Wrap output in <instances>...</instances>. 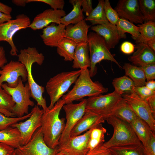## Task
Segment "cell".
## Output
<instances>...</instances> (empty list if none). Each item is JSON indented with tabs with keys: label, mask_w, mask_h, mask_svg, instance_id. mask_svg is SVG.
Instances as JSON below:
<instances>
[{
	"label": "cell",
	"mask_w": 155,
	"mask_h": 155,
	"mask_svg": "<svg viewBox=\"0 0 155 155\" xmlns=\"http://www.w3.org/2000/svg\"><path fill=\"white\" fill-rule=\"evenodd\" d=\"M108 149L111 155H146L142 143L114 146Z\"/></svg>",
	"instance_id": "28"
},
{
	"label": "cell",
	"mask_w": 155,
	"mask_h": 155,
	"mask_svg": "<svg viewBox=\"0 0 155 155\" xmlns=\"http://www.w3.org/2000/svg\"><path fill=\"white\" fill-rule=\"evenodd\" d=\"M147 82L155 79V63L149 64L141 67Z\"/></svg>",
	"instance_id": "42"
},
{
	"label": "cell",
	"mask_w": 155,
	"mask_h": 155,
	"mask_svg": "<svg viewBox=\"0 0 155 155\" xmlns=\"http://www.w3.org/2000/svg\"><path fill=\"white\" fill-rule=\"evenodd\" d=\"M21 137L18 129L11 127L0 131V142L16 149L21 146Z\"/></svg>",
	"instance_id": "26"
},
{
	"label": "cell",
	"mask_w": 155,
	"mask_h": 155,
	"mask_svg": "<svg viewBox=\"0 0 155 155\" xmlns=\"http://www.w3.org/2000/svg\"><path fill=\"white\" fill-rule=\"evenodd\" d=\"M135 46L132 43L128 41L124 42L121 46V50L124 53L130 54L133 53Z\"/></svg>",
	"instance_id": "45"
},
{
	"label": "cell",
	"mask_w": 155,
	"mask_h": 155,
	"mask_svg": "<svg viewBox=\"0 0 155 155\" xmlns=\"http://www.w3.org/2000/svg\"><path fill=\"white\" fill-rule=\"evenodd\" d=\"M15 104L11 97L0 88V109L7 111L12 113Z\"/></svg>",
	"instance_id": "38"
},
{
	"label": "cell",
	"mask_w": 155,
	"mask_h": 155,
	"mask_svg": "<svg viewBox=\"0 0 155 155\" xmlns=\"http://www.w3.org/2000/svg\"><path fill=\"white\" fill-rule=\"evenodd\" d=\"M0 112L4 114L5 116L11 117H14L16 115L14 113L7 111L3 110L0 109Z\"/></svg>",
	"instance_id": "55"
},
{
	"label": "cell",
	"mask_w": 155,
	"mask_h": 155,
	"mask_svg": "<svg viewBox=\"0 0 155 155\" xmlns=\"http://www.w3.org/2000/svg\"><path fill=\"white\" fill-rule=\"evenodd\" d=\"M88 43L78 44L75 51L72 67L82 70L90 67V61Z\"/></svg>",
	"instance_id": "23"
},
{
	"label": "cell",
	"mask_w": 155,
	"mask_h": 155,
	"mask_svg": "<svg viewBox=\"0 0 155 155\" xmlns=\"http://www.w3.org/2000/svg\"><path fill=\"white\" fill-rule=\"evenodd\" d=\"M146 155H155V135L152 134L147 145L144 147Z\"/></svg>",
	"instance_id": "44"
},
{
	"label": "cell",
	"mask_w": 155,
	"mask_h": 155,
	"mask_svg": "<svg viewBox=\"0 0 155 155\" xmlns=\"http://www.w3.org/2000/svg\"><path fill=\"white\" fill-rule=\"evenodd\" d=\"M120 18L132 23L142 24L144 22L140 10L138 0H120L115 8Z\"/></svg>",
	"instance_id": "16"
},
{
	"label": "cell",
	"mask_w": 155,
	"mask_h": 155,
	"mask_svg": "<svg viewBox=\"0 0 155 155\" xmlns=\"http://www.w3.org/2000/svg\"><path fill=\"white\" fill-rule=\"evenodd\" d=\"M116 26L122 38H125V33H128L131 35L132 38L135 41L136 44L139 43L140 34L137 26L128 20L121 18H120Z\"/></svg>",
	"instance_id": "29"
},
{
	"label": "cell",
	"mask_w": 155,
	"mask_h": 155,
	"mask_svg": "<svg viewBox=\"0 0 155 155\" xmlns=\"http://www.w3.org/2000/svg\"><path fill=\"white\" fill-rule=\"evenodd\" d=\"M65 104L60 99L51 109L44 111L41 119L42 131L44 140L50 148L55 149L59 145V140L65 129V119L59 118L60 112Z\"/></svg>",
	"instance_id": "1"
},
{
	"label": "cell",
	"mask_w": 155,
	"mask_h": 155,
	"mask_svg": "<svg viewBox=\"0 0 155 155\" xmlns=\"http://www.w3.org/2000/svg\"><path fill=\"white\" fill-rule=\"evenodd\" d=\"M92 1L91 0H82L81 6L83 12L86 16H88L93 10L92 7Z\"/></svg>",
	"instance_id": "46"
},
{
	"label": "cell",
	"mask_w": 155,
	"mask_h": 155,
	"mask_svg": "<svg viewBox=\"0 0 155 155\" xmlns=\"http://www.w3.org/2000/svg\"><path fill=\"white\" fill-rule=\"evenodd\" d=\"M1 87L6 93L11 97L15 103L12 113L18 117H22L29 113V106H33L35 104L30 99L31 93L28 82L24 85L20 77L18 85L16 87H10L6 83L3 84Z\"/></svg>",
	"instance_id": "7"
},
{
	"label": "cell",
	"mask_w": 155,
	"mask_h": 155,
	"mask_svg": "<svg viewBox=\"0 0 155 155\" xmlns=\"http://www.w3.org/2000/svg\"><path fill=\"white\" fill-rule=\"evenodd\" d=\"M7 62L4 48L3 46H0V68L2 67Z\"/></svg>",
	"instance_id": "49"
},
{
	"label": "cell",
	"mask_w": 155,
	"mask_h": 155,
	"mask_svg": "<svg viewBox=\"0 0 155 155\" xmlns=\"http://www.w3.org/2000/svg\"><path fill=\"white\" fill-rule=\"evenodd\" d=\"M139 8L144 22L155 20V0H138Z\"/></svg>",
	"instance_id": "35"
},
{
	"label": "cell",
	"mask_w": 155,
	"mask_h": 155,
	"mask_svg": "<svg viewBox=\"0 0 155 155\" xmlns=\"http://www.w3.org/2000/svg\"><path fill=\"white\" fill-rule=\"evenodd\" d=\"M106 131V129L102 126V123L94 127L90 133L88 145L89 151L104 143V135Z\"/></svg>",
	"instance_id": "33"
},
{
	"label": "cell",
	"mask_w": 155,
	"mask_h": 155,
	"mask_svg": "<svg viewBox=\"0 0 155 155\" xmlns=\"http://www.w3.org/2000/svg\"><path fill=\"white\" fill-rule=\"evenodd\" d=\"M88 45L90 61L89 70L91 77L97 73V64L102 60H107L115 63L122 68L111 53L104 38L95 32H90L88 34Z\"/></svg>",
	"instance_id": "6"
},
{
	"label": "cell",
	"mask_w": 155,
	"mask_h": 155,
	"mask_svg": "<svg viewBox=\"0 0 155 155\" xmlns=\"http://www.w3.org/2000/svg\"><path fill=\"white\" fill-rule=\"evenodd\" d=\"M145 86L149 89L155 91V81L151 80L146 82Z\"/></svg>",
	"instance_id": "52"
},
{
	"label": "cell",
	"mask_w": 155,
	"mask_h": 155,
	"mask_svg": "<svg viewBox=\"0 0 155 155\" xmlns=\"http://www.w3.org/2000/svg\"><path fill=\"white\" fill-rule=\"evenodd\" d=\"M102 117L88 111H86L84 115L71 130L70 137L80 135L93 127L104 122Z\"/></svg>",
	"instance_id": "21"
},
{
	"label": "cell",
	"mask_w": 155,
	"mask_h": 155,
	"mask_svg": "<svg viewBox=\"0 0 155 155\" xmlns=\"http://www.w3.org/2000/svg\"><path fill=\"white\" fill-rule=\"evenodd\" d=\"M82 1V0L69 1L73 6V9L69 13L61 18V24L66 26L69 24H75L84 20V17L81 8Z\"/></svg>",
	"instance_id": "25"
},
{
	"label": "cell",
	"mask_w": 155,
	"mask_h": 155,
	"mask_svg": "<svg viewBox=\"0 0 155 155\" xmlns=\"http://www.w3.org/2000/svg\"><path fill=\"white\" fill-rule=\"evenodd\" d=\"M104 8L106 17L108 22L116 25L120 17L115 9L111 7L109 0L104 1Z\"/></svg>",
	"instance_id": "39"
},
{
	"label": "cell",
	"mask_w": 155,
	"mask_h": 155,
	"mask_svg": "<svg viewBox=\"0 0 155 155\" xmlns=\"http://www.w3.org/2000/svg\"><path fill=\"white\" fill-rule=\"evenodd\" d=\"M44 112L42 109L35 105L31 111L30 117L26 121H20L11 126L17 128L20 133L21 146L29 142L36 131L41 127L42 117Z\"/></svg>",
	"instance_id": "11"
},
{
	"label": "cell",
	"mask_w": 155,
	"mask_h": 155,
	"mask_svg": "<svg viewBox=\"0 0 155 155\" xmlns=\"http://www.w3.org/2000/svg\"><path fill=\"white\" fill-rule=\"evenodd\" d=\"M136 50L128 58L133 64L142 67L152 63H155V52L151 49L146 42L137 44Z\"/></svg>",
	"instance_id": "20"
},
{
	"label": "cell",
	"mask_w": 155,
	"mask_h": 155,
	"mask_svg": "<svg viewBox=\"0 0 155 155\" xmlns=\"http://www.w3.org/2000/svg\"><path fill=\"white\" fill-rule=\"evenodd\" d=\"M81 70L62 72L51 78L47 82L46 88L49 95L50 103L48 107L51 108L79 76Z\"/></svg>",
	"instance_id": "5"
},
{
	"label": "cell",
	"mask_w": 155,
	"mask_h": 155,
	"mask_svg": "<svg viewBox=\"0 0 155 155\" xmlns=\"http://www.w3.org/2000/svg\"><path fill=\"white\" fill-rule=\"evenodd\" d=\"M15 151L16 155H56L58 152L57 147L51 148L45 143L41 127L36 131L29 142L15 149Z\"/></svg>",
	"instance_id": "10"
},
{
	"label": "cell",
	"mask_w": 155,
	"mask_h": 155,
	"mask_svg": "<svg viewBox=\"0 0 155 155\" xmlns=\"http://www.w3.org/2000/svg\"><path fill=\"white\" fill-rule=\"evenodd\" d=\"M36 2L47 4L51 6L52 9L55 10L63 9L65 4L63 0H27L28 3Z\"/></svg>",
	"instance_id": "41"
},
{
	"label": "cell",
	"mask_w": 155,
	"mask_h": 155,
	"mask_svg": "<svg viewBox=\"0 0 155 155\" xmlns=\"http://www.w3.org/2000/svg\"><path fill=\"white\" fill-rule=\"evenodd\" d=\"M30 113L21 117H7L0 112V131L6 129L16 123L27 119L31 115Z\"/></svg>",
	"instance_id": "37"
},
{
	"label": "cell",
	"mask_w": 155,
	"mask_h": 155,
	"mask_svg": "<svg viewBox=\"0 0 155 155\" xmlns=\"http://www.w3.org/2000/svg\"><path fill=\"white\" fill-rule=\"evenodd\" d=\"M12 10V7L0 2V11L5 13L11 15Z\"/></svg>",
	"instance_id": "50"
},
{
	"label": "cell",
	"mask_w": 155,
	"mask_h": 155,
	"mask_svg": "<svg viewBox=\"0 0 155 155\" xmlns=\"http://www.w3.org/2000/svg\"><path fill=\"white\" fill-rule=\"evenodd\" d=\"M123 68L125 70V75L129 76L133 81L135 87L145 86L146 78L141 67L126 63L124 64Z\"/></svg>",
	"instance_id": "27"
},
{
	"label": "cell",
	"mask_w": 155,
	"mask_h": 155,
	"mask_svg": "<svg viewBox=\"0 0 155 155\" xmlns=\"http://www.w3.org/2000/svg\"><path fill=\"white\" fill-rule=\"evenodd\" d=\"M15 150L13 147L0 142V155H11Z\"/></svg>",
	"instance_id": "47"
},
{
	"label": "cell",
	"mask_w": 155,
	"mask_h": 155,
	"mask_svg": "<svg viewBox=\"0 0 155 155\" xmlns=\"http://www.w3.org/2000/svg\"><path fill=\"white\" fill-rule=\"evenodd\" d=\"M146 43L151 49L155 51V38L149 40Z\"/></svg>",
	"instance_id": "54"
},
{
	"label": "cell",
	"mask_w": 155,
	"mask_h": 155,
	"mask_svg": "<svg viewBox=\"0 0 155 155\" xmlns=\"http://www.w3.org/2000/svg\"><path fill=\"white\" fill-rule=\"evenodd\" d=\"M20 77L23 82L27 80V72L25 66L18 61H11L0 70V88L5 82L10 87H16Z\"/></svg>",
	"instance_id": "13"
},
{
	"label": "cell",
	"mask_w": 155,
	"mask_h": 155,
	"mask_svg": "<svg viewBox=\"0 0 155 155\" xmlns=\"http://www.w3.org/2000/svg\"><path fill=\"white\" fill-rule=\"evenodd\" d=\"M102 144L89 150L86 155H111L109 149L104 147Z\"/></svg>",
	"instance_id": "43"
},
{
	"label": "cell",
	"mask_w": 155,
	"mask_h": 155,
	"mask_svg": "<svg viewBox=\"0 0 155 155\" xmlns=\"http://www.w3.org/2000/svg\"><path fill=\"white\" fill-rule=\"evenodd\" d=\"M104 2L103 0L99 1L96 7L85 18L86 21H89L92 25L102 24L109 22L105 13Z\"/></svg>",
	"instance_id": "34"
},
{
	"label": "cell",
	"mask_w": 155,
	"mask_h": 155,
	"mask_svg": "<svg viewBox=\"0 0 155 155\" xmlns=\"http://www.w3.org/2000/svg\"><path fill=\"white\" fill-rule=\"evenodd\" d=\"M122 96L115 91L105 95L89 97L87 99L86 111H88L104 119L111 115Z\"/></svg>",
	"instance_id": "8"
},
{
	"label": "cell",
	"mask_w": 155,
	"mask_h": 155,
	"mask_svg": "<svg viewBox=\"0 0 155 155\" xmlns=\"http://www.w3.org/2000/svg\"><path fill=\"white\" fill-rule=\"evenodd\" d=\"M112 84L114 91L122 96L133 92V89L135 86L133 81L126 75L114 79Z\"/></svg>",
	"instance_id": "32"
},
{
	"label": "cell",
	"mask_w": 155,
	"mask_h": 155,
	"mask_svg": "<svg viewBox=\"0 0 155 155\" xmlns=\"http://www.w3.org/2000/svg\"><path fill=\"white\" fill-rule=\"evenodd\" d=\"M77 44L71 40L64 37L57 47V52L65 61L73 60L75 50Z\"/></svg>",
	"instance_id": "31"
},
{
	"label": "cell",
	"mask_w": 155,
	"mask_h": 155,
	"mask_svg": "<svg viewBox=\"0 0 155 155\" xmlns=\"http://www.w3.org/2000/svg\"><path fill=\"white\" fill-rule=\"evenodd\" d=\"M12 18L11 15L7 14L0 11V24L11 20Z\"/></svg>",
	"instance_id": "51"
},
{
	"label": "cell",
	"mask_w": 155,
	"mask_h": 155,
	"mask_svg": "<svg viewBox=\"0 0 155 155\" xmlns=\"http://www.w3.org/2000/svg\"><path fill=\"white\" fill-rule=\"evenodd\" d=\"M125 100L138 117L146 122L152 131H155V119L146 100L134 92L122 95Z\"/></svg>",
	"instance_id": "14"
},
{
	"label": "cell",
	"mask_w": 155,
	"mask_h": 155,
	"mask_svg": "<svg viewBox=\"0 0 155 155\" xmlns=\"http://www.w3.org/2000/svg\"><path fill=\"white\" fill-rule=\"evenodd\" d=\"M91 29L104 38L109 50L114 48L122 38L116 26L109 22L92 26Z\"/></svg>",
	"instance_id": "18"
},
{
	"label": "cell",
	"mask_w": 155,
	"mask_h": 155,
	"mask_svg": "<svg viewBox=\"0 0 155 155\" xmlns=\"http://www.w3.org/2000/svg\"><path fill=\"white\" fill-rule=\"evenodd\" d=\"M133 92L142 98L146 100L151 96L155 94V91H152L145 86L135 87Z\"/></svg>",
	"instance_id": "40"
},
{
	"label": "cell",
	"mask_w": 155,
	"mask_h": 155,
	"mask_svg": "<svg viewBox=\"0 0 155 155\" xmlns=\"http://www.w3.org/2000/svg\"><path fill=\"white\" fill-rule=\"evenodd\" d=\"M111 115H113L129 124L137 117L135 113L123 98L118 102Z\"/></svg>",
	"instance_id": "30"
},
{
	"label": "cell",
	"mask_w": 155,
	"mask_h": 155,
	"mask_svg": "<svg viewBox=\"0 0 155 155\" xmlns=\"http://www.w3.org/2000/svg\"><path fill=\"white\" fill-rule=\"evenodd\" d=\"M96 126L82 135L70 137L65 142L58 146V152L66 155H86L89 151L88 145L90 133Z\"/></svg>",
	"instance_id": "15"
},
{
	"label": "cell",
	"mask_w": 155,
	"mask_h": 155,
	"mask_svg": "<svg viewBox=\"0 0 155 155\" xmlns=\"http://www.w3.org/2000/svg\"><path fill=\"white\" fill-rule=\"evenodd\" d=\"M66 15L63 9H46L35 17L28 28L36 30L44 28L52 23L60 24L61 18Z\"/></svg>",
	"instance_id": "17"
},
{
	"label": "cell",
	"mask_w": 155,
	"mask_h": 155,
	"mask_svg": "<svg viewBox=\"0 0 155 155\" xmlns=\"http://www.w3.org/2000/svg\"><path fill=\"white\" fill-rule=\"evenodd\" d=\"M11 155H16L15 151Z\"/></svg>",
	"instance_id": "57"
},
{
	"label": "cell",
	"mask_w": 155,
	"mask_h": 155,
	"mask_svg": "<svg viewBox=\"0 0 155 155\" xmlns=\"http://www.w3.org/2000/svg\"><path fill=\"white\" fill-rule=\"evenodd\" d=\"M113 127V134L111 138L102 144L107 148L116 146L141 143L130 124L118 118L111 115L104 119Z\"/></svg>",
	"instance_id": "4"
},
{
	"label": "cell",
	"mask_w": 155,
	"mask_h": 155,
	"mask_svg": "<svg viewBox=\"0 0 155 155\" xmlns=\"http://www.w3.org/2000/svg\"><path fill=\"white\" fill-rule=\"evenodd\" d=\"M56 155H66L63 153H62L60 152H58L57 154H56Z\"/></svg>",
	"instance_id": "56"
},
{
	"label": "cell",
	"mask_w": 155,
	"mask_h": 155,
	"mask_svg": "<svg viewBox=\"0 0 155 155\" xmlns=\"http://www.w3.org/2000/svg\"><path fill=\"white\" fill-rule=\"evenodd\" d=\"M66 26L52 23L44 28L40 35L44 44L51 47H57L64 37Z\"/></svg>",
	"instance_id": "19"
},
{
	"label": "cell",
	"mask_w": 155,
	"mask_h": 155,
	"mask_svg": "<svg viewBox=\"0 0 155 155\" xmlns=\"http://www.w3.org/2000/svg\"><path fill=\"white\" fill-rule=\"evenodd\" d=\"M71 90L62 97L65 104L73 103L84 97H92L107 92L108 89L98 82L91 79L88 68L81 70L80 74Z\"/></svg>",
	"instance_id": "3"
},
{
	"label": "cell",
	"mask_w": 155,
	"mask_h": 155,
	"mask_svg": "<svg viewBox=\"0 0 155 155\" xmlns=\"http://www.w3.org/2000/svg\"><path fill=\"white\" fill-rule=\"evenodd\" d=\"M86 102L87 99H84L78 104L72 103L63 106L66 122L59 140V145L65 142L69 137L71 130L85 113Z\"/></svg>",
	"instance_id": "12"
},
{
	"label": "cell",
	"mask_w": 155,
	"mask_h": 155,
	"mask_svg": "<svg viewBox=\"0 0 155 155\" xmlns=\"http://www.w3.org/2000/svg\"><path fill=\"white\" fill-rule=\"evenodd\" d=\"M137 26L140 34L139 43L146 42L149 40L155 38V22L151 21L145 22L142 24H138Z\"/></svg>",
	"instance_id": "36"
},
{
	"label": "cell",
	"mask_w": 155,
	"mask_h": 155,
	"mask_svg": "<svg viewBox=\"0 0 155 155\" xmlns=\"http://www.w3.org/2000/svg\"><path fill=\"white\" fill-rule=\"evenodd\" d=\"M146 100L152 114L155 117V94L149 97Z\"/></svg>",
	"instance_id": "48"
},
{
	"label": "cell",
	"mask_w": 155,
	"mask_h": 155,
	"mask_svg": "<svg viewBox=\"0 0 155 155\" xmlns=\"http://www.w3.org/2000/svg\"><path fill=\"white\" fill-rule=\"evenodd\" d=\"M12 2L17 6L23 7L28 3L27 0H13Z\"/></svg>",
	"instance_id": "53"
},
{
	"label": "cell",
	"mask_w": 155,
	"mask_h": 155,
	"mask_svg": "<svg viewBox=\"0 0 155 155\" xmlns=\"http://www.w3.org/2000/svg\"><path fill=\"white\" fill-rule=\"evenodd\" d=\"M31 22L27 15H18L15 19L11 20L0 24V42H7L11 47L10 53L13 56H17L18 50L14 43L13 37L16 33L22 29L28 28Z\"/></svg>",
	"instance_id": "9"
},
{
	"label": "cell",
	"mask_w": 155,
	"mask_h": 155,
	"mask_svg": "<svg viewBox=\"0 0 155 155\" xmlns=\"http://www.w3.org/2000/svg\"><path fill=\"white\" fill-rule=\"evenodd\" d=\"M90 26L84 19L75 24L66 26L64 37L69 39L77 44L88 43V30Z\"/></svg>",
	"instance_id": "22"
},
{
	"label": "cell",
	"mask_w": 155,
	"mask_h": 155,
	"mask_svg": "<svg viewBox=\"0 0 155 155\" xmlns=\"http://www.w3.org/2000/svg\"><path fill=\"white\" fill-rule=\"evenodd\" d=\"M17 56L18 61L23 64L26 69L27 82L31 92V97L36 101L37 105L42 107L44 111H45L48 107L46 99L43 96L44 88L36 82L32 72V65L36 63L41 65L44 59V56L42 53H39L35 47L29 46L27 49H21Z\"/></svg>",
	"instance_id": "2"
},
{
	"label": "cell",
	"mask_w": 155,
	"mask_h": 155,
	"mask_svg": "<svg viewBox=\"0 0 155 155\" xmlns=\"http://www.w3.org/2000/svg\"><path fill=\"white\" fill-rule=\"evenodd\" d=\"M130 124L143 147L146 146L155 133L146 122L138 117Z\"/></svg>",
	"instance_id": "24"
}]
</instances>
